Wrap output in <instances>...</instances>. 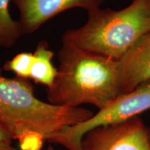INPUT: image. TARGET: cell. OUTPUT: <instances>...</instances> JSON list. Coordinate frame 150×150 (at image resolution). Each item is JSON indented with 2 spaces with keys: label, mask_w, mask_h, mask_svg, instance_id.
Listing matches in <instances>:
<instances>
[{
  "label": "cell",
  "mask_w": 150,
  "mask_h": 150,
  "mask_svg": "<svg viewBox=\"0 0 150 150\" xmlns=\"http://www.w3.org/2000/svg\"><path fill=\"white\" fill-rule=\"evenodd\" d=\"M0 67V120L20 150H42L64 127L91 117L90 110L45 102L34 95L29 79L4 76Z\"/></svg>",
  "instance_id": "cell-1"
},
{
  "label": "cell",
  "mask_w": 150,
  "mask_h": 150,
  "mask_svg": "<svg viewBox=\"0 0 150 150\" xmlns=\"http://www.w3.org/2000/svg\"><path fill=\"white\" fill-rule=\"evenodd\" d=\"M59 61L57 76L47 90L51 104L72 108L87 104L100 110L123 95L118 61L63 44Z\"/></svg>",
  "instance_id": "cell-2"
},
{
  "label": "cell",
  "mask_w": 150,
  "mask_h": 150,
  "mask_svg": "<svg viewBox=\"0 0 150 150\" xmlns=\"http://www.w3.org/2000/svg\"><path fill=\"white\" fill-rule=\"evenodd\" d=\"M150 33V0H132L120 10L97 8L88 11L87 21L67 30L63 44L119 61Z\"/></svg>",
  "instance_id": "cell-3"
},
{
  "label": "cell",
  "mask_w": 150,
  "mask_h": 150,
  "mask_svg": "<svg viewBox=\"0 0 150 150\" xmlns=\"http://www.w3.org/2000/svg\"><path fill=\"white\" fill-rule=\"evenodd\" d=\"M150 109V81L117 97L83 122L64 127L50 140L67 150H82L86 134L99 127L120 123Z\"/></svg>",
  "instance_id": "cell-4"
},
{
  "label": "cell",
  "mask_w": 150,
  "mask_h": 150,
  "mask_svg": "<svg viewBox=\"0 0 150 150\" xmlns=\"http://www.w3.org/2000/svg\"><path fill=\"white\" fill-rule=\"evenodd\" d=\"M82 150H150L147 127L139 116L92 129L83 136Z\"/></svg>",
  "instance_id": "cell-5"
},
{
  "label": "cell",
  "mask_w": 150,
  "mask_h": 150,
  "mask_svg": "<svg viewBox=\"0 0 150 150\" xmlns=\"http://www.w3.org/2000/svg\"><path fill=\"white\" fill-rule=\"evenodd\" d=\"M105 0H12L20 13L24 34H31L61 13L74 8L89 11L100 8Z\"/></svg>",
  "instance_id": "cell-6"
},
{
  "label": "cell",
  "mask_w": 150,
  "mask_h": 150,
  "mask_svg": "<svg viewBox=\"0 0 150 150\" xmlns=\"http://www.w3.org/2000/svg\"><path fill=\"white\" fill-rule=\"evenodd\" d=\"M118 63L123 95L150 81V33L138 40Z\"/></svg>",
  "instance_id": "cell-7"
},
{
  "label": "cell",
  "mask_w": 150,
  "mask_h": 150,
  "mask_svg": "<svg viewBox=\"0 0 150 150\" xmlns=\"http://www.w3.org/2000/svg\"><path fill=\"white\" fill-rule=\"evenodd\" d=\"M33 53V61L30 79L35 83L46 86L48 88L53 85L58 74V69L52 63L54 53L45 40L39 42Z\"/></svg>",
  "instance_id": "cell-8"
},
{
  "label": "cell",
  "mask_w": 150,
  "mask_h": 150,
  "mask_svg": "<svg viewBox=\"0 0 150 150\" xmlns=\"http://www.w3.org/2000/svg\"><path fill=\"white\" fill-rule=\"evenodd\" d=\"M12 0H0V46L11 48L24 35L20 22L12 18L9 5Z\"/></svg>",
  "instance_id": "cell-9"
},
{
  "label": "cell",
  "mask_w": 150,
  "mask_h": 150,
  "mask_svg": "<svg viewBox=\"0 0 150 150\" xmlns=\"http://www.w3.org/2000/svg\"><path fill=\"white\" fill-rule=\"evenodd\" d=\"M33 61V53L32 52H21L6 62L3 69L15 73L16 77L30 80Z\"/></svg>",
  "instance_id": "cell-10"
},
{
  "label": "cell",
  "mask_w": 150,
  "mask_h": 150,
  "mask_svg": "<svg viewBox=\"0 0 150 150\" xmlns=\"http://www.w3.org/2000/svg\"><path fill=\"white\" fill-rule=\"evenodd\" d=\"M13 140L10 131L0 120V147L12 146Z\"/></svg>",
  "instance_id": "cell-11"
},
{
  "label": "cell",
  "mask_w": 150,
  "mask_h": 150,
  "mask_svg": "<svg viewBox=\"0 0 150 150\" xmlns=\"http://www.w3.org/2000/svg\"><path fill=\"white\" fill-rule=\"evenodd\" d=\"M0 150H20V149H16V148L13 147V146H9V147H0Z\"/></svg>",
  "instance_id": "cell-12"
},
{
  "label": "cell",
  "mask_w": 150,
  "mask_h": 150,
  "mask_svg": "<svg viewBox=\"0 0 150 150\" xmlns=\"http://www.w3.org/2000/svg\"><path fill=\"white\" fill-rule=\"evenodd\" d=\"M42 150H55V149H54V147H52V145H50V146H48V147L47 148H45V149H44Z\"/></svg>",
  "instance_id": "cell-13"
},
{
  "label": "cell",
  "mask_w": 150,
  "mask_h": 150,
  "mask_svg": "<svg viewBox=\"0 0 150 150\" xmlns=\"http://www.w3.org/2000/svg\"><path fill=\"white\" fill-rule=\"evenodd\" d=\"M147 130H148V136H149V140L150 142V127H147Z\"/></svg>",
  "instance_id": "cell-14"
}]
</instances>
